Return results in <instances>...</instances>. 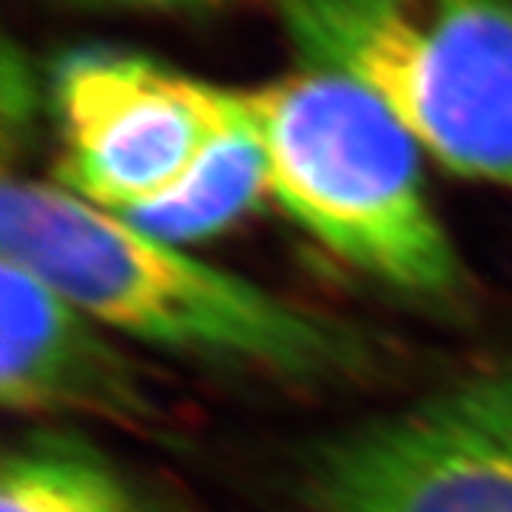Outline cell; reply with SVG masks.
<instances>
[{
  "instance_id": "1",
  "label": "cell",
  "mask_w": 512,
  "mask_h": 512,
  "mask_svg": "<svg viewBox=\"0 0 512 512\" xmlns=\"http://www.w3.org/2000/svg\"><path fill=\"white\" fill-rule=\"evenodd\" d=\"M0 256L66 296L103 330L211 362L322 379L353 367L359 339L183 245L57 183L6 177Z\"/></svg>"
},
{
  "instance_id": "2",
  "label": "cell",
  "mask_w": 512,
  "mask_h": 512,
  "mask_svg": "<svg viewBox=\"0 0 512 512\" xmlns=\"http://www.w3.org/2000/svg\"><path fill=\"white\" fill-rule=\"evenodd\" d=\"M271 200L330 254L387 288L450 296L456 245L424 191L416 140L379 97L322 69L242 92Z\"/></svg>"
},
{
  "instance_id": "3",
  "label": "cell",
  "mask_w": 512,
  "mask_h": 512,
  "mask_svg": "<svg viewBox=\"0 0 512 512\" xmlns=\"http://www.w3.org/2000/svg\"><path fill=\"white\" fill-rule=\"evenodd\" d=\"M305 69L379 97L421 151L512 191V0H282Z\"/></svg>"
},
{
  "instance_id": "4",
  "label": "cell",
  "mask_w": 512,
  "mask_h": 512,
  "mask_svg": "<svg viewBox=\"0 0 512 512\" xmlns=\"http://www.w3.org/2000/svg\"><path fill=\"white\" fill-rule=\"evenodd\" d=\"M57 185L111 214L168 197L242 114V94L117 49H77L55 66Z\"/></svg>"
},
{
  "instance_id": "5",
  "label": "cell",
  "mask_w": 512,
  "mask_h": 512,
  "mask_svg": "<svg viewBox=\"0 0 512 512\" xmlns=\"http://www.w3.org/2000/svg\"><path fill=\"white\" fill-rule=\"evenodd\" d=\"M313 512H512V367L484 370L333 441Z\"/></svg>"
},
{
  "instance_id": "6",
  "label": "cell",
  "mask_w": 512,
  "mask_h": 512,
  "mask_svg": "<svg viewBox=\"0 0 512 512\" xmlns=\"http://www.w3.org/2000/svg\"><path fill=\"white\" fill-rule=\"evenodd\" d=\"M0 402L9 413L137 421L148 399L103 328L23 265L0 256Z\"/></svg>"
},
{
  "instance_id": "7",
  "label": "cell",
  "mask_w": 512,
  "mask_h": 512,
  "mask_svg": "<svg viewBox=\"0 0 512 512\" xmlns=\"http://www.w3.org/2000/svg\"><path fill=\"white\" fill-rule=\"evenodd\" d=\"M265 197H271L268 163L242 103L237 123L214 140L183 183L126 220L151 237L188 245L228 231Z\"/></svg>"
},
{
  "instance_id": "8",
  "label": "cell",
  "mask_w": 512,
  "mask_h": 512,
  "mask_svg": "<svg viewBox=\"0 0 512 512\" xmlns=\"http://www.w3.org/2000/svg\"><path fill=\"white\" fill-rule=\"evenodd\" d=\"M0 512H154L109 458L69 436H35L3 456Z\"/></svg>"
},
{
  "instance_id": "9",
  "label": "cell",
  "mask_w": 512,
  "mask_h": 512,
  "mask_svg": "<svg viewBox=\"0 0 512 512\" xmlns=\"http://www.w3.org/2000/svg\"><path fill=\"white\" fill-rule=\"evenodd\" d=\"M111 3H128V6H154V9H165V6H191V3H211V0H111Z\"/></svg>"
}]
</instances>
